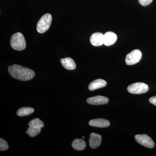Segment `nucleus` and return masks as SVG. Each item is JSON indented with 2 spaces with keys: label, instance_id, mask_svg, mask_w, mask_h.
<instances>
[{
  "label": "nucleus",
  "instance_id": "1",
  "mask_svg": "<svg viewBox=\"0 0 156 156\" xmlns=\"http://www.w3.org/2000/svg\"><path fill=\"white\" fill-rule=\"evenodd\" d=\"M8 70L12 77L20 80L29 81L32 79L35 75V73L32 70L19 65L11 66H9Z\"/></svg>",
  "mask_w": 156,
  "mask_h": 156
},
{
  "label": "nucleus",
  "instance_id": "2",
  "mask_svg": "<svg viewBox=\"0 0 156 156\" xmlns=\"http://www.w3.org/2000/svg\"><path fill=\"white\" fill-rule=\"evenodd\" d=\"M10 44L12 48L18 51L24 50L26 47L25 38L21 33L17 32L13 34L11 37Z\"/></svg>",
  "mask_w": 156,
  "mask_h": 156
},
{
  "label": "nucleus",
  "instance_id": "3",
  "mask_svg": "<svg viewBox=\"0 0 156 156\" xmlns=\"http://www.w3.org/2000/svg\"><path fill=\"white\" fill-rule=\"evenodd\" d=\"M52 21V16L49 14H45L42 16L37 24L38 32L43 34L46 32L50 28Z\"/></svg>",
  "mask_w": 156,
  "mask_h": 156
},
{
  "label": "nucleus",
  "instance_id": "4",
  "mask_svg": "<svg viewBox=\"0 0 156 156\" xmlns=\"http://www.w3.org/2000/svg\"><path fill=\"white\" fill-rule=\"evenodd\" d=\"M127 89L128 92L131 94H143L148 91L149 87L147 84L139 82L131 84L128 87Z\"/></svg>",
  "mask_w": 156,
  "mask_h": 156
},
{
  "label": "nucleus",
  "instance_id": "5",
  "mask_svg": "<svg viewBox=\"0 0 156 156\" xmlns=\"http://www.w3.org/2000/svg\"><path fill=\"white\" fill-rule=\"evenodd\" d=\"M142 58V53L138 49L134 50L126 56V62L128 65H133L140 61Z\"/></svg>",
  "mask_w": 156,
  "mask_h": 156
},
{
  "label": "nucleus",
  "instance_id": "6",
  "mask_svg": "<svg viewBox=\"0 0 156 156\" xmlns=\"http://www.w3.org/2000/svg\"><path fill=\"white\" fill-rule=\"evenodd\" d=\"M135 139L138 143L145 147L152 148L154 147L153 140L147 134H137L135 135Z\"/></svg>",
  "mask_w": 156,
  "mask_h": 156
},
{
  "label": "nucleus",
  "instance_id": "7",
  "mask_svg": "<svg viewBox=\"0 0 156 156\" xmlns=\"http://www.w3.org/2000/svg\"><path fill=\"white\" fill-rule=\"evenodd\" d=\"M108 98L105 96L97 95L94 97L87 98V102L89 104L92 105H102L108 103Z\"/></svg>",
  "mask_w": 156,
  "mask_h": 156
},
{
  "label": "nucleus",
  "instance_id": "8",
  "mask_svg": "<svg viewBox=\"0 0 156 156\" xmlns=\"http://www.w3.org/2000/svg\"><path fill=\"white\" fill-rule=\"evenodd\" d=\"M104 36L103 34L99 32L92 34L90 38L91 44L95 47L101 46L104 44Z\"/></svg>",
  "mask_w": 156,
  "mask_h": 156
},
{
  "label": "nucleus",
  "instance_id": "9",
  "mask_svg": "<svg viewBox=\"0 0 156 156\" xmlns=\"http://www.w3.org/2000/svg\"><path fill=\"white\" fill-rule=\"evenodd\" d=\"M101 142V136L96 133H91L89 138V143L90 147L96 148L100 145Z\"/></svg>",
  "mask_w": 156,
  "mask_h": 156
},
{
  "label": "nucleus",
  "instance_id": "10",
  "mask_svg": "<svg viewBox=\"0 0 156 156\" xmlns=\"http://www.w3.org/2000/svg\"><path fill=\"white\" fill-rule=\"evenodd\" d=\"M104 35V44L105 46H111L116 41L117 36L112 32H107Z\"/></svg>",
  "mask_w": 156,
  "mask_h": 156
},
{
  "label": "nucleus",
  "instance_id": "11",
  "mask_svg": "<svg viewBox=\"0 0 156 156\" xmlns=\"http://www.w3.org/2000/svg\"><path fill=\"white\" fill-rule=\"evenodd\" d=\"M89 124L90 126L98 128H106L110 125L108 120L102 119L91 120L89 121Z\"/></svg>",
  "mask_w": 156,
  "mask_h": 156
},
{
  "label": "nucleus",
  "instance_id": "12",
  "mask_svg": "<svg viewBox=\"0 0 156 156\" xmlns=\"http://www.w3.org/2000/svg\"><path fill=\"white\" fill-rule=\"evenodd\" d=\"M106 81L102 79H98L92 81L89 84V89L90 91H94L96 89L103 88L106 86Z\"/></svg>",
  "mask_w": 156,
  "mask_h": 156
},
{
  "label": "nucleus",
  "instance_id": "13",
  "mask_svg": "<svg viewBox=\"0 0 156 156\" xmlns=\"http://www.w3.org/2000/svg\"><path fill=\"white\" fill-rule=\"evenodd\" d=\"M60 62L64 68L68 70L75 69L76 66L73 59L70 57L61 58L60 59Z\"/></svg>",
  "mask_w": 156,
  "mask_h": 156
},
{
  "label": "nucleus",
  "instance_id": "14",
  "mask_svg": "<svg viewBox=\"0 0 156 156\" xmlns=\"http://www.w3.org/2000/svg\"><path fill=\"white\" fill-rule=\"evenodd\" d=\"M72 145L76 150L82 151L86 148L87 144L83 140L76 139L73 141Z\"/></svg>",
  "mask_w": 156,
  "mask_h": 156
},
{
  "label": "nucleus",
  "instance_id": "15",
  "mask_svg": "<svg viewBox=\"0 0 156 156\" xmlns=\"http://www.w3.org/2000/svg\"><path fill=\"white\" fill-rule=\"evenodd\" d=\"M34 111V109L31 107H23L17 110V114L20 117L25 116L31 114Z\"/></svg>",
  "mask_w": 156,
  "mask_h": 156
},
{
  "label": "nucleus",
  "instance_id": "16",
  "mask_svg": "<svg viewBox=\"0 0 156 156\" xmlns=\"http://www.w3.org/2000/svg\"><path fill=\"white\" fill-rule=\"evenodd\" d=\"M28 125L30 127L37 128H43L44 126L43 122L37 118L31 120Z\"/></svg>",
  "mask_w": 156,
  "mask_h": 156
},
{
  "label": "nucleus",
  "instance_id": "17",
  "mask_svg": "<svg viewBox=\"0 0 156 156\" xmlns=\"http://www.w3.org/2000/svg\"><path fill=\"white\" fill-rule=\"evenodd\" d=\"M41 131V128H34V127H30L27 129V131L26 132V134H28L29 136L30 137H34L38 134Z\"/></svg>",
  "mask_w": 156,
  "mask_h": 156
},
{
  "label": "nucleus",
  "instance_id": "18",
  "mask_svg": "<svg viewBox=\"0 0 156 156\" xmlns=\"http://www.w3.org/2000/svg\"><path fill=\"white\" fill-rule=\"evenodd\" d=\"M9 146L5 140L1 138L0 139V151H4L7 150L9 148Z\"/></svg>",
  "mask_w": 156,
  "mask_h": 156
},
{
  "label": "nucleus",
  "instance_id": "19",
  "mask_svg": "<svg viewBox=\"0 0 156 156\" xmlns=\"http://www.w3.org/2000/svg\"><path fill=\"white\" fill-rule=\"evenodd\" d=\"M153 0H138L140 5L143 6L149 5Z\"/></svg>",
  "mask_w": 156,
  "mask_h": 156
},
{
  "label": "nucleus",
  "instance_id": "20",
  "mask_svg": "<svg viewBox=\"0 0 156 156\" xmlns=\"http://www.w3.org/2000/svg\"><path fill=\"white\" fill-rule=\"evenodd\" d=\"M149 101L151 103L156 106V95L151 98L149 99Z\"/></svg>",
  "mask_w": 156,
  "mask_h": 156
},
{
  "label": "nucleus",
  "instance_id": "21",
  "mask_svg": "<svg viewBox=\"0 0 156 156\" xmlns=\"http://www.w3.org/2000/svg\"><path fill=\"white\" fill-rule=\"evenodd\" d=\"M84 138H85V136H83V139H84Z\"/></svg>",
  "mask_w": 156,
  "mask_h": 156
}]
</instances>
